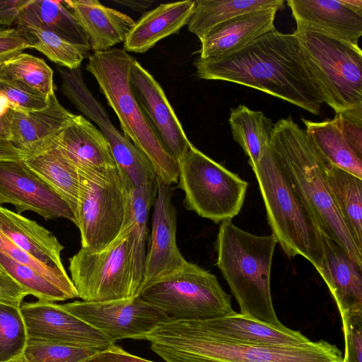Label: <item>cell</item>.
Returning <instances> with one entry per match:
<instances>
[{"mask_svg": "<svg viewBox=\"0 0 362 362\" xmlns=\"http://www.w3.org/2000/svg\"><path fill=\"white\" fill-rule=\"evenodd\" d=\"M28 339L47 340L103 351L115 344L106 335L64 309L38 300L20 306Z\"/></svg>", "mask_w": 362, "mask_h": 362, "instance_id": "9a60e30c", "label": "cell"}, {"mask_svg": "<svg viewBox=\"0 0 362 362\" xmlns=\"http://www.w3.org/2000/svg\"><path fill=\"white\" fill-rule=\"evenodd\" d=\"M133 223L125 221L117 237L103 250L81 248L69 259L71 280L78 298L100 302L138 295L133 280Z\"/></svg>", "mask_w": 362, "mask_h": 362, "instance_id": "30bf717a", "label": "cell"}, {"mask_svg": "<svg viewBox=\"0 0 362 362\" xmlns=\"http://www.w3.org/2000/svg\"><path fill=\"white\" fill-rule=\"evenodd\" d=\"M269 148L322 234L341 247L362 268V250L356 245L333 200L327 163L305 129L291 117L274 126Z\"/></svg>", "mask_w": 362, "mask_h": 362, "instance_id": "7a4b0ae2", "label": "cell"}, {"mask_svg": "<svg viewBox=\"0 0 362 362\" xmlns=\"http://www.w3.org/2000/svg\"><path fill=\"white\" fill-rule=\"evenodd\" d=\"M326 163L333 200L356 245L362 250V179Z\"/></svg>", "mask_w": 362, "mask_h": 362, "instance_id": "1f68e13d", "label": "cell"}, {"mask_svg": "<svg viewBox=\"0 0 362 362\" xmlns=\"http://www.w3.org/2000/svg\"><path fill=\"white\" fill-rule=\"evenodd\" d=\"M134 60L124 49L111 48L89 56L86 69L116 114L124 134L147 157L156 177L171 185L178 181V163L149 127L132 91L129 72Z\"/></svg>", "mask_w": 362, "mask_h": 362, "instance_id": "5b68a950", "label": "cell"}, {"mask_svg": "<svg viewBox=\"0 0 362 362\" xmlns=\"http://www.w3.org/2000/svg\"><path fill=\"white\" fill-rule=\"evenodd\" d=\"M23 156L8 140L0 138V162L22 160Z\"/></svg>", "mask_w": 362, "mask_h": 362, "instance_id": "7dc6e473", "label": "cell"}, {"mask_svg": "<svg viewBox=\"0 0 362 362\" xmlns=\"http://www.w3.org/2000/svg\"><path fill=\"white\" fill-rule=\"evenodd\" d=\"M196 74L268 93L317 115L324 104L298 36L276 29L224 57L197 58Z\"/></svg>", "mask_w": 362, "mask_h": 362, "instance_id": "6da1fadb", "label": "cell"}, {"mask_svg": "<svg viewBox=\"0 0 362 362\" xmlns=\"http://www.w3.org/2000/svg\"><path fill=\"white\" fill-rule=\"evenodd\" d=\"M28 293L8 274L0 271V301L20 307Z\"/></svg>", "mask_w": 362, "mask_h": 362, "instance_id": "ee69618b", "label": "cell"}, {"mask_svg": "<svg viewBox=\"0 0 362 362\" xmlns=\"http://www.w3.org/2000/svg\"><path fill=\"white\" fill-rule=\"evenodd\" d=\"M194 7V1H181L162 4L144 13L126 37L123 49L127 52H146L188 24Z\"/></svg>", "mask_w": 362, "mask_h": 362, "instance_id": "d4e9b609", "label": "cell"}, {"mask_svg": "<svg viewBox=\"0 0 362 362\" xmlns=\"http://www.w3.org/2000/svg\"><path fill=\"white\" fill-rule=\"evenodd\" d=\"M277 240L273 234L257 235L221 222L216 240V265L240 306V314L269 325L284 326L272 303L270 278Z\"/></svg>", "mask_w": 362, "mask_h": 362, "instance_id": "277c9868", "label": "cell"}, {"mask_svg": "<svg viewBox=\"0 0 362 362\" xmlns=\"http://www.w3.org/2000/svg\"><path fill=\"white\" fill-rule=\"evenodd\" d=\"M16 25H28L52 32L74 44L89 47L85 33L62 1L30 0Z\"/></svg>", "mask_w": 362, "mask_h": 362, "instance_id": "f546056e", "label": "cell"}, {"mask_svg": "<svg viewBox=\"0 0 362 362\" xmlns=\"http://www.w3.org/2000/svg\"><path fill=\"white\" fill-rule=\"evenodd\" d=\"M127 202L124 221L133 223V280L139 293L141 288L146 256L147 221L148 213L157 191L156 178L139 187L127 185Z\"/></svg>", "mask_w": 362, "mask_h": 362, "instance_id": "83f0119b", "label": "cell"}, {"mask_svg": "<svg viewBox=\"0 0 362 362\" xmlns=\"http://www.w3.org/2000/svg\"><path fill=\"white\" fill-rule=\"evenodd\" d=\"M305 132L326 162L362 179V158L345 139L336 119L313 122L302 118Z\"/></svg>", "mask_w": 362, "mask_h": 362, "instance_id": "4dcf8cb0", "label": "cell"}, {"mask_svg": "<svg viewBox=\"0 0 362 362\" xmlns=\"http://www.w3.org/2000/svg\"><path fill=\"white\" fill-rule=\"evenodd\" d=\"M8 362H26L25 359L24 358L23 356H21L18 358H16L13 360H11Z\"/></svg>", "mask_w": 362, "mask_h": 362, "instance_id": "816d5d0a", "label": "cell"}, {"mask_svg": "<svg viewBox=\"0 0 362 362\" xmlns=\"http://www.w3.org/2000/svg\"><path fill=\"white\" fill-rule=\"evenodd\" d=\"M115 2L123 4L134 10L143 11L151 6L153 1H130V0H115Z\"/></svg>", "mask_w": 362, "mask_h": 362, "instance_id": "c3c4849f", "label": "cell"}, {"mask_svg": "<svg viewBox=\"0 0 362 362\" xmlns=\"http://www.w3.org/2000/svg\"><path fill=\"white\" fill-rule=\"evenodd\" d=\"M0 93L9 101L10 109L30 112L42 110L49 105V98L35 95L0 80Z\"/></svg>", "mask_w": 362, "mask_h": 362, "instance_id": "60d3db41", "label": "cell"}, {"mask_svg": "<svg viewBox=\"0 0 362 362\" xmlns=\"http://www.w3.org/2000/svg\"><path fill=\"white\" fill-rule=\"evenodd\" d=\"M22 160L69 203L76 215L79 173L54 141L43 151Z\"/></svg>", "mask_w": 362, "mask_h": 362, "instance_id": "4316f807", "label": "cell"}, {"mask_svg": "<svg viewBox=\"0 0 362 362\" xmlns=\"http://www.w3.org/2000/svg\"><path fill=\"white\" fill-rule=\"evenodd\" d=\"M28 339L20 307L0 301V362L23 356Z\"/></svg>", "mask_w": 362, "mask_h": 362, "instance_id": "8d00e7d4", "label": "cell"}, {"mask_svg": "<svg viewBox=\"0 0 362 362\" xmlns=\"http://www.w3.org/2000/svg\"><path fill=\"white\" fill-rule=\"evenodd\" d=\"M178 187L188 210L215 223L232 220L243 205L248 183L194 146L178 162Z\"/></svg>", "mask_w": 362, "mask_h": 362, "instance_id": "8fae6325", "label": "cell"}, {"mask_svg": "<svg viewBox=\"0 0 362 362\" xmlns=\"http://www.w3.org/2000/svg\"><path fill=\"white\" fill-rule=\"evenodd\" d=\"M156 183L151 233L141 287L180 269L187 262L176 243L177 212L173 203L171 185L157 177Z\"/></svg>", "mask_w": 362, "mask_h": 362, "instance_id": "e0dca14e", "label": "cell"}, {"mask_svg": "<svg viewBox=\"0 0 362 362\" xmlns=\"http://www.w3.org/2000/svg\"><path fill=\"white\" fill-rule=\"evenodd\" d=\"M98 351L90 348L28 339L23 356L26 362H83Z\"/></svg>", "mask_w": 362, "mask_h": 362, "instance_id": "74e56055", "label": "cell"}, {"mask_svg": "<svg viewBox=\"0 0 362 362\" xmlns=\"http://www.w3.org/2000/svg\"><path fill=\"white\" fill-rule=\"evenodd\" d=\"M29 2L30 0H0V25L9 26L16 23Z\"/></svg>", "mask_w": 362, "mask_h": 362, "instance_id": "bcb514c9", "label": "cell"}, {"mask_svg": "<svg viewBox=\"0 0 362 362\" xmlns=\"http://www.w3.org/2000/svg\"><path fill=\"white\" fill-rule=\"evenodd\" d=\"M0 232L40 262L65 271L61 259L64 246L36 221L0 206Z\"/></svg>", "mask_w": 362, "mask_h": 362, "instance_id": "484cf974", "label": "cell"}, {"mask_svg": "<svg viewBox=\"0 0 362 362\" xmlns=\"http://www.w3.org/2000/svg\"><path fill=\"white\" fill-rule=\"evenodd\" d=\"M11 204L17 214L31 211L45 219L67 218L76 224L69 203L23 160L0 162V205Z\"/></svg>", "mask_w": 362, "mask_h": 362, "instance_id": "5bb4252c", "label": "cell"}, {"mask_svg": "<svg viewBox=\"0 0 362 362\" xmlns=\"http://www.w3.org/2000/svg\"><path fill=\"white\" fill-rule=\"evenodd\" d=\"M63 3L85 33L93 53L124 42L135 24L130 16L97 0H66Z\"/></svg>", "mask_w": 362, "mask_h": 362, "instance_id": "603a6c76", "label": "cell"}, {"mask_svg": "<svg viewBox=\"0 0 362 362\" xmlns=\"http://www.w3.org/2000/svg\"><path fill=\"white\" fill-rule=\"evenodd\" d=\"M334 118L353 151L362 158V123L352 121L342 114H335Z\"/></svg>", "mask_w": 362, "mask_h": 362, "instance_id": "7bdbcfd3", "label": "cell"}, {"mask_svg": "<svg viewBox=\"0 0 362 362\" xmlns=\"http://www.w3.org/2000/svg\"><path fill=\"white\" fill-rule=\"evenodd\" d=\"M279 9L269 8L243 14L214 27L201 42L200 59L230 54L271 30Z\"/></svg>", "mask_w": 362, "mask_h": 362, "instance_id": "7402d4cb", "label": "cell"}, {"mask_svg": "<svg viewBox=\"0 0 362 362\" xmlns=\"http://www.w3.org/2000/svg\"><path fill=\"white\" fill-rule=\"evenodd\" d=\"M344 362H362V313L341 317Z\"/></svg>", "mask_w": 362, "mask_h": 362, "instance_id": "ab89813d", "label": "cell"}, {"mask_svg": "<svg viewBox=\"0 0 362 362\" xmlns=\"http://www.w3.org/2000/svg\"><path fill=\"white\" fill-rule=\"evenodd\" d=\"M0 138L9 141V126L6 114L0 117Z\"/></svg>", "mask_w": 362, "mask_h": 362, "instance_id": "681fc988", "label": "cell"}, {"mask_svg": "<svg viewBox=\"0 0 362 362\" xmlns=\"http://www.w3.org/2000/svg\"><path fill=\"white\" fill-rule=\"evenodd\" d=\"M53 141L77 170L116 165L103 133L82 115H74Z\"/></svg>", "mask_w": 362, "mask_h": 362, "instance_id": "cb8c5ba5", "label": "cell"}, {"mask_svg": "<svg viewBox=\"0 0 362 362\" xmlns=\"http://www.w3.org/2000/svg\"><path fill=\"white\" fill-rule=\"evenodd\" d=\"M0 271L8 274L28 295L40 300L49 302L71 299L70 296L56 284L33 269L16 262L0 252Z\"/></svg>", "mask_w": 362, "mask_h": 362, "instance_id": "d590c367", "label": "cell"}, {"mask_svg": "<svg viewBox=\"0 0 362 362\" xmlns=\"http://www.w3.org/2000/svg\"><path fill=\"white\" fill-rule=\"evenodd\" d=\"M296 30H312L358 45L362 35V13L346 0H288Z\"/></svg>", "mask_w": 362, "mask_h": 362, "instance_id": "ffe728a7", "label": "cell"}, {"mask_svg": "<svg viewBox=\"0 0 362 362\" xmlns=\"http://www.w3.org/2000/svg\"><path fill=\"white\" fill-rule=\"evenodd\" d=\"M83 362H154L132 355L116 345L100 351Z\"/></svg>", "mask_w": 362, "mask_h": 362, "instance_id": "f6af8a7d", "label": "cell"}, {"mask_svg": "<svg viewBox=\"0 0 362 362\" xmlns=\"http://www.w3.org/2000/svg\"><path fill=\"white\" fill-rule=\"evenodd\" d=\"M228 123L233 139L248 158V164L255 165L269 146L274 124L262 111L245 105L230 109Z\"/></svg>", "mask_w": 362, "mask_h": 362, "instance_id": "d6a6232c", "label": "cell"}, {"mask_svg": "<svg viewBox=\"0 0 362 362\" xmlns=\"http://www.w3.org/2000/svg\"><path fill=\"white\" fill-rule=\"evenodd\" d=\"M74 116L59 103L54 92L49 95L48 106L42 110L9 109L6 113L9 141L20 151L23 158L35 155L49 147Z\"/></svg>", "mask_w": 362, "mask_h": 362, "instance_id": "ac0fdd59", "label": "cell"}, {"mask_svg": "<svg viewBox=\"0 0 362 362\" xmlns=\"http://www.w3.org/2000/svg\"><path fill=\"white\" fill-rule=\"evenodd\" d=\"M251 168L277 243L288 256L303 257L319 272L324 259L323 234L269 146L260 160Z\"/></svg>", "mask_w": 362, "mask_h": 362, "instance_id": "8992f818", "label": "cell"}, {"mask_svg": "<svg viewBox=\"0 0 362 362\" xmlns=\"http://www.w3.org/2000/svg\"><path fill=\"white\" fill-rule=\"evenodd\" d=\"M78 171L76 225L81 233V248L99 252L120 233L126 211V186L117 165Z\"/></svg>", "mask_w": 362, "mask_h": 362, "instance_id": "9c48e42d", "label": "cell"}, {"mask_svg": "<svg viewBox=\"0 0 362 362\" xmlns=\"http://www.w3.org/2000/svg\"><path fill=\"white\" fill-rule=\"evenodd\" d=\"M324 259L318 272L340 316L362 313V268L337 243L322 235Z\"/></svg>", "mask_w": 362, "mask_h": 362, "instance_id": "44dd1931", "label": "cell"}, {"mask_svg": "<svg viewBox=\"0 0 362 362\" xmlns=\"http://www.w3.org/2000/svg\"><path fill=\"white\" fill-rule=\"evenodd\" d=\"M145 340L166 362H344L341 351L325 340L290 346L243 345L207 334L188 320L163 323Z\"/></svg>", "mask_w": 362, "mask_h": 362, "instance_id": "3957f363", "label": "cell"}, {"mask_svg": "<svg viewBox=\"0 0 362 362\" xmlns=\"http://www.w3.org/2000/svg\"><path fill=\"white\" fill-rule=\"evenodd\" d=\"M324 103L336 114L362 109V52L358 45L312 30H295Z\"/></svg>", "mask_w": 362, "mask_h": 362, "instance_id": "52a82bcc", "label": "cell"}, {"mask_svg": "<svg viewBox=\"0 0 362 362\" xmlns=\"http://www.w3.org/2000/svg\"><path fill=\"white\" fill-rule=\"evenodd\" d=\"M284 0H196L188 30L200 41L216 25L252 11L284 8Z\"/></svg>", "mask_w": 362, "mask_h": 362, "instance_id": "f1b7e54d", "label": "cell"}, {"mask_svg": "<svg viewBox=\"0 0 362 362\" xmlns=\"http://www.w3.org/2000/svg\"><path fill=\"white\" fill-rule=\"evenodd\" d=\"M0 80L46 98L54 93L52 69L42 59L27 53L0 63Z\"/></svg>", "mask_w": 362, "mask_h": 362, "instance_id": "836d02e7", "label": "cell"}, {"mask_svg": "<svg viewBox=\"0 0 362 362\" xmlns=\"http://www.w3.org/2000/svg\"><path fill=\"white\" fill-rule=\"evenodd\" d=\"M61 306L113 342L124 339H145L158 326L172 320L161 309L139 296L100 302L77 300Z\"/></svg>", "mask_w": 362, "mask_h": 362, "instance_id": "4fadbf2b", "label": "cell"}, {"mask_svg": "<svg viewBox=\"0 0 362 362\" xmlns=\"http://www.w3.org/2000/svg\"><path fill=\"white\" fill-rule=\"evenodd\" d=\"M57 69L62 79V92L83 115L98 126L120 175H124L134 187L155 180L156 175L151 162L112 124L106 111L85 83L80 67Z\"/></svg>", "mask_w": 362, "mask_h": 362, "instance_id": "7c38bea8", "label": "cell"}, {"mask_svg": "<svg viewBox=\"0 0 362 362\" xmlns=\"http://www.w3.org/2000/svg\"><path fill=\"white\" fill-rule=\"evenodd\" d=\"M10 109L9 101L7 98L0 93V117H4Z\"/></svg>", "mask_w": 362, "mask_h": 362, "instance_id": "f907efd6", "label": "cell"}, {"mask_svg": "<svg viewBox=\"0 0 362 362\" xmlns=\"http://www.w3.org/2000/svg\"><path fill=\"white\" fill-rule=\"evenodd\" d=\"M139 296L172 320H208L235 312L230 296L216 276L187 261L180 269L144 285Z\"/></svg>", "mask_w": 362, "mask_h": 362, "instance_id": "ba28073f", "label": "cell"}, {"mask_svg": "<svg viewBox=\"0 0 362 362\" xmlns=\"http://www.w3.org/2000/svg\"><path fill=\"white\" fill-rule=\"evenodd\" d=\"M25 49V40L16 28L0 27V63L22 53Z\"/></svg>", "mask_w": 362, "mask_h": 362, "instance_id": "b9f144b4", "label": "cell"}, {"mask_svg": "<svg viewBox=\"0 0 362 362\" xmlns=\"http://www.w3.org/2000/svg\"><path fill=\"white\" fill-rule=\"evenodd\" d=\"M16 28L25 40L26 48L38 50L65 69H78L89 57L90 47L74 44L52 32L28 25H16Z\"/></svg>", "mask_w": 362, "mask_h": 362, "instance_id": "e575fe53", "label": "cell"}, {"mask_svg": "<svg viewBox=\"0 0 362 362\" xmlns=\"http://www.w3.org/2000/svg\"><path fill=\"white\" fill-rule=\"evenodd\" d=\"M132 91L149 127L178 163L193 146L158 81L136 59L129 72Z\"/></svg>", "mask_w": 362, "mask_h": 362, "instance_id": "2e32d148", "label": "cell"}, {"mask_svg": "<svg viewBox=\"0 0 362 362\" xmlns=\"http://www.w3.org/2000/svg\"><path fill=\"white\" fill-rule=\"evenodd\" d=\"M0 252L43 275L66 292L71 299L78 298L77 291L66 271H59L40 262L16 246L1 232H0Z\"/></svg>", "mask_w": 362, "mask_h": 362, "instance_id": "f35d334b", "label": "cell"}, {"mask_svg": "<svg viewBox=\"0 0 362 362\" xmlns=\"http://www.w3.org/2000/svg\"><path fill=\"white\" fill-rule=\"evenodd\" d=\"M188 321L207 334L243 345L290 346L310 341L299 331L285 326L273 327L235 312L216 318Z\"/></svg>", "mask_w": 362, "mask_h": 362, "instance_id": "d6986e66", "label": "cell"}]
</instances>
